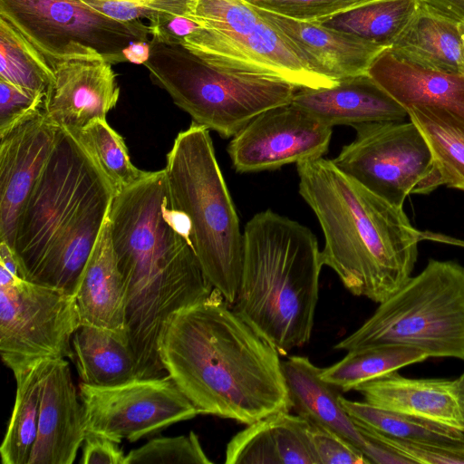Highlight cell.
I'll use <instances>...</instances> for the list:
<instances>
[{"instance_id":"60d3db41","label":"cell","mask_w":464,"mask_h":464,"mask_svg":"<svg viewBox=\"0 0 464 464\" xmlns=\"http://www.w3.org/2000/svg\"><path fill=\"white\" fill-rule=\"evenodd\" d=\"M442 14L461 22L464 21V0H422Z\"/></svg>"},{"instance_id":"f35d334b","label":"cell","mask_w":464,"mask_h":464,"mask_svg":"<svg viewBox=\"0 0 464 464\" xmlns=\"http://www.w3.org/2000/svg\"><path fill=\"white\" fill-rule=\"evenodd\" d=\"M45 96L34 94L0 80V135L44 108Z\"/></svg>"},{"instance_id":"277c9868","label":"cell","mask_w":464,"mask_h":464,"mask_svg":"<svg viewBox=\"0 0 464 464\" xmlns=\"http://www.w3.org/2000/svg\"><path fill=\"white\" fill-rule=\"evenodd\" d=\"M116 194L81 142L62 129L17 220L11 249L21 277L74 296Z\"/></svg>"},{"instance_id":"f6af8a7d","label":"cell","mask_w":464,"mask_h":464,"mask_svg":"<svg viewBox=\"0 0 464 464\" xmlns=\"http://www.w3.org/2000/svg\"><path fill=\"white\" fill-rule=\"evenodd\" d=\"M245 1H247V0H245Z\"/></svg>"},{"instance_id":"f546056e","label":"cell","mask_w":464,"mask_h":464,"mask_svg":"<svg viewBox=\"0 0 464 464\" xmlns=\"http://www.w3.org/2000/svg\"><path fill=\"white\" fill-rule=\"evenodd\" d=\"M428 358L423 352L404 346L367 347L348 351L342 360L321 369L320 373L324 381L345 392Z\"/></svg>"},{"instance_id":"603a6c76","label":"cell","mask_w":464,"mask_h":464,"mask_svg":"<svg viewBox=\"0 0 464 464\" xmlns=\"http://www.w3.org/2000/svg\"><path fill=\"white\" fill-rule=\"evenodd\" d=\"M300 415L278 411L247 424L228 441L227 464H319Z\"/></svg>"},{"instance_id":"7a4b0ae2","label":"cell","mask_w":464,"mask_h":464,"mask_svg":"<svg viewBox=\"0 0 464 464\" xmlns=\"http://www.w3.org/2000/svg\"><path fill=\"white\" fill-rule=\"evenodd\" d=\"M159 353L198 414L247 425L292 408L280 353L215 288L170 317Z\"/></svg>"},{"instance_id":"cb8c5ba5","label":"cell","mask_w":464,"mask_h":464,"mask_svg":"<svg viewBox=\"0 0 464 464\" xmlns=\"http://www.w3.org/2000/svg\"><path fill=\"white\" fill-rule=\"evenodd\" d=\"M282 370L291 406L298 415L335 432L364 454L367 439L342 405L341 390L321 377V368L307 357L290 356L282 361Z\"/></svg>"},{"instance_id":"7402d4cb","label":"cell","mask_w":464,"mask_h":464,"mask_svg":"<svg viewBox=\"0 0 464 464\" xmlns=\"http://www.w3.org/2000/svg\"><path fill=\"white\" fill-rule=\"evenodd\" d=\"M368 74L398 103L445 110L464 117V74L424 68L382 51Z\"/></svg>"},{"instance_id":"52a82bcc","label":"cell","mask_w":464,"mask_h":464,"mask_svg":"<svg viewBox=\"0 0 464 464\" xmlns=\"http://www.w3.org/2000/svg\"><path fill=\"white\" fill-rule=\"evenodd\" d=\"M164 170L170 204L188 219L189 238L206 276L232 305L240 286L243 233L209 130L192 122L180 131Z\"/></svg>"},{"instance_id":"ba28073f","label":"cell","mask_w":464,"mask_h":464,"mask_svg":"<svg viewBox=\"0 0 464 464\" xmlns=\"http://www.w3.org/2000/svg\"><path fill=\"white\" fill-rule=\"evenodd\" d=\"M404 346L464 361V266L430 259L424 269L334 348Z\"/></svg>"},{"instance_id":"d4e9b609","label":"cell","mask_w":464,"mask_h":464,"mask_svg":"<svg viewBox=\"0 0 464 464\" xmlns=\"http://www.w3.org/2000/svg\"><path fill=\"white\" fill-rule=\"evenodd\" d=\"M389 50L424 68L464 74L459 22L423 1Z\"/></svg>"},{"instance_id":"836d02e7","label":"cell","mask_w":464,"mask_h":464,"mask_svg":"<svg viewBox=\"0 0 464 464\" xmlns=\"http://www.w3.org/2000/svg\"><path fill=\"white\" fill-rule=\"evenodd\" d=\"M198 435L158 437L126 454L125 464H210Z\"/></svg>"},{"instance_id":"d6986e66","label":"cell","mask_w":464,"mask_h":464,"mask_svg":"<svg viewBox=\"0 0 464 464\" xmlns=\"http://www.w3.org/2000/svg\"><path fill=\"white\" fill-rule=\"evenodd\" d=\"M354 391L375 407L464 431L457 379H415L394 372L364 382Z\"/></svg>"},{"instance_id":"7bdbcfd3","label":"cell","mask_w":464,"mask_h":464,"mask_svg":"<svg viewBox=\"0 0 464 464\" xmlns=\"http://www.w3.org/2000/svg\"><path fill=\"white\" fill-rule=\"evenodd\" d=\"M457 381L464 411V372L459 378H457Z\"/></svg>"},{"instance_id":"ffe728a7","label":"cell","mask_w":464,"mask_h":464,"mask_svg":"<svg viewBox=\"0 0 464 464\" xmlns=\"http://www.w3.org/2000/svg\"><path fill=\"white\" fill-rule=\"evenodd\" d=\"M291 102L332 127L409 119L405 109L368 73L329 88H298Z\"/></svg>"},{"instance_id":"e0dca14e","label":"cell","mask_w":464,"mask_h":464,"mask_svg":"<svg viewBox=\"0 0 464 464\" xmlns=\"http://www.w3.org/2000/svg\"><path fill=\"white\" fill-rule=\"evenodd\" d=\"M251 6L283 35L314 72L336 82L368 73L372 63L385 50L316 20L296 19Z\"/></svg>"},{"instance_id":"83f0119b","label":"cell","mask_w":464,"mask_h":464,"mask_svg":"<svg viewBox=\"0 0 464 464\" xmlns=\"http://www.w3.org/2000/svg\"><path fill=\"white\" fill-rule=\"evenodd\" d=\"M49 361L39 362L14 378L15 401L0 447L3 464H29L38 433L42 381Z\"/></svg>"},{"instance_id":"9a60e30c","label":"cell","mask_w":464,"mask_h":464,"mask_svg":"<svg viewBox=\"0 0 464 464\" xmlns=\"http://www.w3.org/2000/svg\"><path fill=\"white\" fill-rule=\"evenodd\" d=\"M45 57L53 72L44 102L46 117L69 132L106 120L120 96L112 64L99 54Z\"/></svg>"},{"instance_id":"5b68a950","label":"cell","mask_w":464,"mask_h":464,"mask_svg":"<svg viewBox=\"0 0 464 464\" xmlns=\"http://www.w3.org/2000/svg\"><path fill=\"white\" fill-rule=\"evenodd\" d=\"M323 266L308 227L270 209L259 212L243 232L242 274L232 308L285 355L310 340Z\"/></svg>"},{"instance_id":"3957f363","label":"cell","mask_w":464,"mask_h":464,"mask_svg":"<svg viewBox=\"0 0 464 464\" xmlns=\"http://www.w3.org/2000/svg\"><path fill=\"white\" fill-rule=\"evenodd\" d=\"M299 193L324 237V266L353 295L381 304L411 276L420 233L402 208L375 195L322 158L296 164Z\"/></svg>"},{"instance_id":"8fae6325","label":"cell","mask_w":464,"mask_h":464,"mask_svg":"<svg viewBox=\"0 0 464 464\" xmlns=\"http://www.w3.org/2000/svg\"><path fill=\"white\" fill-rule=\"evenodd\" d=\"M353 128L355 139L332 161L375 195L402 208L409 195L428 194L444 185L426 140L410 119Z\"/></svg>"},{"instance_id":"1f68e13d","label":"cell","mask_w":464,"mask_h":464,"mask_svg":"<svg viewBox=\"0 0 464 464\" xmlns=\"http://www.w3.org/2000/svg\"><path fill=\"white\" fill-rule=\"evenodd\" d=\"M52 78L45 55L0 16V80L45 96Z\"/></svg>"},{"instance_id":"74e56055","label":"cell","mask_w":464,"mask_h":464,"mask_svg":"<svg viewBox=\"0 0 464 464\" xmlns=\"http://www.w3.org/2000/svg\"><path fill=\"white\" fill-rule=\"evenodd\" d=\"M308 432L319 464H370L356 446L335 432L311 422Z\"/></svg>"},{"instance_id":"ac0fdd59","label":"cell","mask_w":464,"mask_h":464,"mask_svg":"<svg viewBox=\"0 0 464 464\" xmlns=\"http://www.w3.org/2000/svg\"><path fill=\"white\" fill-rule=\"evenodd\" d=\"M79 398L68 362L50 360L43 376L38 433L29 464L74 462L87 432Z\"/></svg>"},{"instance_id":"7c38bea8","label":"cell","mask_w":464,"mask_h":464,"mask_svg":"<svg viewBox=\"0 0 464 464\" xmlns=\"http://www.w3.org/2000/svg\"><path fill=\"white\" fill-rule=\"evenodd\" d=\"M0 16L53 58L99 54L116 64L130 43L150 41L141 20L117 21L78 0H0Z\"/></svg>"},{"instance_id":"44dd1931","label":"cell","mask_w":464,"mask_h":464,"mask_svg":"<svg viewBox=\"0 0 464 464\" xmlns=\"http://www.w3.org/2000/svg\"><path fill=\"white\" fill-rule=\"evenodd\" d=\"M81 325L107 330L129 343L126 294L108 218L74 295Z\"/></svg>"},{"instance_id":"ee69618b","label":"cell","mask_w":464,"mask_h":464,"mask_svg":"<svg viewBox=\"0 0 464 464\" xmlns=\"http://www.w3.org/2000/svg\"><path fill=\"white\" fill-rule=\"evenodd\" d=\"M459 31L462 38L463 51H464V21L459 22Z\"/></svg>"},{"instance_id":"8992f818","label":"cell","mask_w":464,"mask_h":464,"mask_svg":"<svg viewBox=\"0 0 464 464\" xmlns=\"http://www.w3.org/2000/svg\"><path fill=\"white\" fill-rule=\"evenodd\" d=\"M149 25L152 39L181 45L224 70L276 77L300 88L339 82L314 72L244 0H190L186 14L164 16Z\"/></svg>"},{"instance_id":"d590c367","label":"cell","mask_w":464,"mask_h":464,"mask_svg":"<svg viewBox=\"0 0 464 464\" xmlns=\"http://www.w3.org/2000/svg\"><path fill=\"white\" fill-rule=\"evenodd\" d=\"M368 429L377 440L408 463L464 464V445L399 440Z\"/></svg>"},{"instance_id":"30bf717a","label":"cell","mask_w":464,"mask_h":464,"mask_svg":"<svg viewBox=\"0 0 464 464\" xmlns=\"http://www.w3.org/2000/svg\"><path fill=\"white\" fill-rule=\"evenodd\" d=\"M80 326L73 295L0 265V354L14 378L44 360H72Z\"/></svg>"},{"instance_id":"6da1fadb","label":"cell","mask_w":464,"mask_h":464,"mask_svg":"<svg viewBox=\"0 0 464 464\" xmlns=\"http://www.w3.org/2000/svg\"><path fill=\"white\" fill-rule=\"evenodd\" d=\"M108 220L137 378L164 376L159 342L165 324L214 287L192 246L188 218L170 204L164 169L119 191Z\"/></svg>"},{"instance_id":"4fadbf2b","label":"cell","mask_w":464,"mask_h":464,"mask_svg":"<svg viewBox=\"0 0 464 464\" xmlns=\"http://www.w3.org/2000/svg\"><path fill=\"white\" fill-rule=\"evenodd\" d=\"M79 397L87 432L116 443L134 442L198 414L169 374L104 387L81 382Z\"/></svg>"},{"instance_id":"4dcf8cb0","label":"cell","mask_w":464,"mask_h":464,"mask_svg":"<svg viewBox=\"0 0 464 464\" xmlns=\"http://www.w3.org/2000/svg\"><path fill=\"white\" fill-rule=\"evenodd\" d=\"M347 413L358 423L386 436L413 441L464 445V431L341 396Z\"/></svg>"},{"instance_id":"9c48e42d","label":"cell","mask_w":464,"mask_h":464,"mask_svg":"<svg viewBox=\"0 0 464 464\" xmlns=\"http://www.w3.org/2000/svg\"><path fill=\"white\" fill-rule=\"evenodd\" d=\"M143 65L151 81L171 97L192 122L233 138L261 112L290 103L297 87L285 80L224 70L178 44L151 38Z\"/></svg>"},{"instance_id":"5bb4252c","label":"cell","mask_w":464,"mask_h":464,"mask_svg":"<svg viewBox=\"0 0 464 464\" xmlns=\"http://www.w3.org/2000/svg\"><path fill=\"white\" fill-rule=\"evenodd\" d=\"M332 128L290 102L252 119L231 139L227 152L237 172L273 170L322 158L328 150Z\"/></svg>"},{"instance_id":"ab89813d","label":"cell","mask_w":464,"mask_h":464,"mask_svg":"<svg viewBox=\"0 0 464 464\" xmlns=\"http://www.w3.org/2000/svg\"><path fill=\"white\" fill-rule=\"evenodd\" d=\"M116 443L105 437L86 432L81 464H125L126 455Z\"/></svg>"},{"instance_id":"b9f144b4","label":"cell","mask_w":464,"mask_h":464,"mask_svg":"<svg viewBox=\"0 0 464 464\" xmlns=\"http://www.w3.org/2000/svg\"><path fill=\"white\" fill-rule=\"evenodd\" d=\"M150 42L135 41L130 43L122 52L126 61L136 64H144L150 56Z\"/></svg>"},{"instance_id":"e575fe53","label":"cell","mask_w":464,"mask_h":464,"mask_svg":"<svg viewBox=\"0 0 464 464\" xmlns=\"http://www.w3.org/2000/svg\"><path fill=\"white\" fill-rule=\"evenodd\" d=\"M92 10L117 21L146 18L150 23L167 15L186 14L190 0H78Z\"/></svg>"},{"instance_id":"8d00e7d4","label":"cell","mask_w":464,"mask_h":464,"mask_svg":"<svg viewBox=\"0 0 464 464\" xmlns=\"http://www.w3.org/2000/svg\"><path fill=\"white\" fill-rule=\"evenodd\" d=\"M370 1L372 0H247L246 2L293 18L318 20Z\"/></svg>"},{"instance_id":"2e32d148","label":"cell","mask_w":464,"mask_h":464,"mask_svg":"<svg viewBox=\"0 0 464 464\" xmlns=\"http://www.w3.org/2000/svg\"><path fill=\"white\" fill-rule=\"evenodd\" d=\"M61 128L44 108L0 135V241L13 246L21 210L39 179Z\"/></svg>"},{"instance_id":"d6a6232c","label":"cell","mask_w":464,"mask_h":464,"mask_svg":"<svg viewBox=\"0 0 464 464\" xmlns=\"http://www.w3.org/2000/svg\"><path fill=\"white\" fill-rule=\"evenodd\" d=\"M89 152L117 193L142 179L147 171L136 168L122 137L106 120H97L71 132Z\"/></svg>"},{"instance_id":"4316f807","label":"cell","mask_w":464,"mask_h":464,"mask_svg":"<svg viewBox=\"0 0 464 464\" xmlns=\"http://www.w3.org/2000/svg\"><path fill=\"white\" fill-rule=\"evenodd\" d=\"M422 0H372L334 15L318 19L339 30L390 49Z\"/></svg>"},{"instance_id":"484cf974","label":"cell","mask_w":464,"mask_h":464,"mask_svg":"<svg viewBox=\"0 0 464 464\" xmlns=\"http://www.w3.org/2000/svg\"><path fill=\"white\" fill-rule=\"evenodd\" d=\"M72 360L82 383L113 386L136 379V364L129 343L112 333L81 325L73 334Z\"/></svg>"},{"instance_id":"f1b7e54d","label":"cell","mask_w":464,"mask_h":464,"mask_svg":"<svg viewBox=\"0 0 464 464\" xmlns=\"http://www.w3.org/2000/svg\"><path fill=\"white\" fill-rule=\"evenodd\" d=\"M407 113L426 140L444 185L464 190V117L424 107Z\"/></svg>"}]
</instances>
